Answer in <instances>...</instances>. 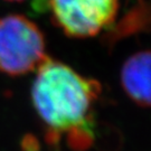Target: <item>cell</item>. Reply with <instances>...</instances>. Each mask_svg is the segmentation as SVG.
Returning a JSON list of instances; mask_svg holds the SVG:
<instances>
[{"label":"cell","mask_w":151,"mask_h":151,"mask_svg":"<svg viewBox=\"0 0 151 151\" xmlns=\"http://www.w3.org/2000/svg\"><path fill=\"white\" fill-rule=\"evenodd\" d=\"M95 141V124L77 127L67 131V146L74 151H86Z\"/></svg>","instance_id":"5"},{"label":"cell","mask_w":151,"mask_h":151,"mask_svg":"<svg viewBox=\"0 0 151 151\" xmlns=\"http://www.w3.org/2000/svg\"><path fill=\"white\" fill-rule=\"evenodd\" d=\"M53 19L74 38H88L113 25L119 0H49Z\"/></svg>","instance_id":"3"},{"label":"cell","mask_w":151,"mask_h":151,"mask_svg":"<svg viewBox=\"0 0 151 151\" xmlns=\"http://www.w3.org/2000/svg\"><path fill=\"white\" fill-rule=\"evenodd\" d=\"M6 1H12V2H20V1H24V0H6Z\"/></svg>","instance_id":"7"},{"label":"cell","mask_w":151,"mask_h":151,"mask_svg":"<svg viewBox=\"0 0 151 151\" xmlns=\"http://www.w3.org/2000/svg\"><path fill=\"white\" fill-rule=\"evenodd\" d=\"M43 32L22 15L0 18V72L20 76L36 70L46 60Z\"/></svg>","instance_id":"2"},{"label":"cell","mask_w":151,"mask_h":151,"mask_svg":"<svg viewBox=\"0 0 151 151\" xmlns=\"http://www.w3.org/2000/svg\"><path fill=\"white\" fill-rule=\"evenodd\" d=\"M100 93L97 81L86 78L68 65L47 56L37 68L32 100L49 131L60 134L94 123L91 109Z\"/></svg>","instance_id":"1"},{"label":"cell","mask_w":151,"mask_h":151,"mask_svg":"<svg viewBox=\"0 0 151 151\" xmlns=\"http://www.w3.org/2000/svg\"><path fill=\"white\" fill-rule=\"evenodd\" d=\"M121 84L135 104L151 108V50L138 52L124 62Z\"/></svg>","instance_id":"4"},{"label":"cell","mask_w":151,"mask_h":151,"mask_svg":"<svg viewBox=\"0 0 151 151\" xmlns=\"http://www.w3.org/2000/svg\"><path fill=\"white\" fill-rule=\"evenodd\" d=\"M22 151H39L40 150V143L35 135L26 134L22 138Z\"/></svg>","instance_id":"6"}]
</instances>
